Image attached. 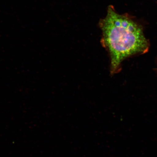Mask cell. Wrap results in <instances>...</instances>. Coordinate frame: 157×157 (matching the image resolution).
<instances>
[{
	"instance_id": "obj_1",
	"label": "cell",
	"mask_w": 157,
	"mask_h": 157,
	"mask_svg": "<svg viewBox=\"0 0 157 157\" xmlns=\"http://www.w3.org/2000/svg\"><path fill=\"white\" fill-rule=\"evenodd\" d=\"M101 25L104 44L110 56L112 74L116 72L125 58L148 50V43L140 27L111 7Z\"/></svg>"
}]
</instances>
